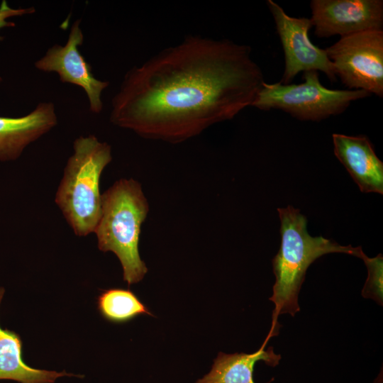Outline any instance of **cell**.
<instances>
[{"instance_id":"obj_1","label":"cell","mask_w":383,"mask_h":383,"mask_svg":"<svg viewBox=\"0 0 383 383\" xmlns=\"http://www.w3.org/2000/svg\"><path fill=\"white\" fill-rule=\"evenodd\" d=\"M264 82L249 46L189 35L126 72L110 120L145 138L181 143L252 106Z\"/></svg>"},{"instance_id":"obj_2","label":"cell","mask_w":383,"mask_h":383,"mask_svg":"<svg viewBox=\"0 0 383 383\" xmlns=\"http://www.w3.org/2000/svg\"><path fill=\"white\" fill-rule=\"evenodd\" d=\"M280 221L281 245L272 260L275 283L270 300L274 304L272 328L268 336L277 333V318L300 311L298 296L309 267L318 257L342 252L361 258V247L341 245L322 236L313 237L307 231V219L292 206L277 209Z\"/></svg>"},{"instance_id":"obj_3","label":"cell","mask_w":383,"mask_h":383,"mask_svg":"<svg viewBox=\"0 0 383 383\" xmlns=\"http://www.w3.org/2000/svg\"><path fill=\"white\" fill-rule=\"evenodd\" d=\"M149 211L140 184L133 179L116 181L101 194V216L94 233L98 248L113 252L128 285L141 281L148 272L138 251L141 226Z\"/></svg>"},{"instance_id":"obj_4","label":"cell","mask_w":383,"mask_h":383,"mask_svg":"<svg viewBox=\"0 0 383 383\" xmlns=\"http://www.w3.org/2000/svg\"><path fill=\"white\" fill-rule=\"evenodd\" d=\"M73 149L55 202L74 234L83 237L94 233L101 216L100 179L112 160L111 148L89 135L76 138Z\"/></svg>"},{"instance_id":"obj_5","label":"cell","mask_w":383,"mask_h":383,"mask_svg":"<svg viewBox=\"0 0 383 383\" xmlns=\"http://www.w3.org/2000/svg\"><path fill=\"white\" fill-rule=\"evenodd\" d=\"M304 82H264L252 106L278 109L301 121H321L345 111L352 101L370 96L364 90L331 89L322 85L317 71L304 72Z\"/></svg>"},{"instance_id":"obj_6","label":"cell","mask_w":383,"mask_h":383,"mask_svg":"<svg viewBox=\"0 0 383 383\" xmlns=\"http://www.w3.org/2000/svg\"><path fill=\"white\" fill-rule=\"evenodd\" d=\"M325 50L336 76L348 89L383 96V30L340 37Z\"/></svg>"},{"instance_id":"obj_7","label":"cell","mask_w":383,"mask_h":383,"mask_svg":"<svg viewBox=\"0 0 383 383\" xmlns=\"http://www.w3.org/2000/svg\"><path fill=\"white\" fill-rule=\"evenodd\" d=\"M267 5L273 16L284 55V70L279 82L291 84L300 72L311 70L321 71L332 83L336 82L333 65L326 50L309 39V31L312 27L310 18L292 17L272 0H267Z\"/></svg>"},{"instance_id":"obj_8","label":"cell","mask_w":383,"mask_h":383,"mask_svg":"<svg viewBox=\"0 0 383 383\" xmlns=\"http://www.w3.org/2000/svg\"><path fill=\"white\" fill-rule=\"evenodd\" d=\"M310 6L318 38L382 30V0H312Z\"/></svg>"},{"instance_id":"obj_9","label":"cell","mask_w":383,"mask_h":383,"mask_svg":"<svg viewBox=\"0 0 383 383\" xmlns=\"http://www.w3.org/2000/svg\"><path fill=\"white\" fill-rule=\"evenodd\" d=\"M80 23V20H76L72 25L65 45L55 44L50 48L44 56L35 62V67L43 72H55L62 82L83 89L89 99V110L99 113L103 108L101 93L109 82L95 78L90 65L79 51V46L84 41Z\"/></svg>"},{"instance_id":"obj_10","label":"cell","mask_w":383,"mask_h":383,"mask_svg":"<svg viewBox=\"0 0 383 383\" xmlns=\"http://www.w3.org/2000/svg\"><path fill=\"white\" fill-rule=\"evenodd\" d=\"M57 123L55 108L52 102H41L23 116H0V162L20 157L29 144L49 132Z\"/></svg>"},{"instance_id":"obj_11","label":"cell","mask_w":383,"mask_h":383,"mask_svg":"<svg viewBox=\"0 0 383 383\" xmlns=\"http://www.w3.org/2000/svg\"><path fill=\"white\" fill-rule=\"evenodd\" d=\"M334 154L364 193L383 194V163L363 135L333 134Z\"/></svg>"},{"instance_id":"obj_12","label":"cell","mask_w":383,"mask_h":383,"mask_svg":"<svg viewBox=\"0 0 383 383\" xmlns=\"http://www.w3.org/2000/svg\"><path fill=\"white\" fill-rule=\"evenodd\" d=\"M5 289L0 287V304ZM22 341L14 331L0 326V380H13L18 383H55L62 377H78L65 371L35 369L28 366L22 358Z\"/></svg>"},{"instance_id":"obj_13","label":"cell","mask_w":383,"mask_h":383,"mask_svg":"<svg viewBox=\"0 0 383 383\" xmlns=\"http://www.w3.org/2000/svg\"><path fill=\"white\" fill-rule=\"evenodd\" d=\"M269 339L267 336L260 348L253 353L226 354L220 352L211 371L196 383H255L252 374L257 361L262 360L274 367L281 358L279 355L274 353L273 348L265 350Z\"/></svg>"},{"instance_id":"obj_14","label":"cell","mask_w":383,"mask_h":383,"mask_svg":"<svg viewBox=\"0 0 383 383\" xmlns=\"http://www.w3.org/2000/svg\"><path fill=\"white\" fill-rule=\"evenodd\" d=\"M97 308L107 321L122 323L138 316H153L148 307L129 289L111 288L101 292L97 298Z\"/></svg>"},{"instance_id":"obj_15","label":"cell","mask_w":383,"mask_h":383,"mask_svg":"<svg viewBox=\"0 0 383 383\" xmlns=\"http://www.w3.org/2000/svg\"><path fill=\"white\" fill-rule=\"evenodd\" d=\"M361 259L364 261L368 272L367 279L362 290V296L365 298L372 299L382 306V255L379 254L375 257H369L364 253Z\"/></svg>"},{"instance_id":"obj_16","label":"cell","mask_w":383,"mask_h":383,"mask_svg":"<svg viewBox=\"0 0 383 383\" xmlns=\"http://www.w3.org/2000/svg\"><path fill=\"white\" fill-rule=\"evenodd\" d=\"M35 12L34 7L13 9L10 7L6 0H3L0 5V29L6 27H14L15 23L8 21L7 19L11 17L23 16L25 14H32ZM4 38L0 35V41ZM1 79L0 77V82Z\"/></svg>"}]
</instances>
